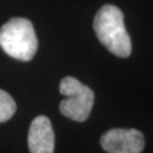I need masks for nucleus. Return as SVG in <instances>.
I'll use <instances>...</instances> for the list:
<instances>
[{
    "mask_svg": "<svg viewBox=\"0 0 153 153\" xmlns=\"http://www.w3.org/2000/svg\"><path fill=\"white\" fill-rule=\"evenodd\" d=\"M93 28L99 41L112 55L120 58L131 56V38L125 27L124 14L118 7L102 6L94 17Z\"/></svg>",
    "mask_w": 153,
    "mask_h": 153,
    "instance_id": "f257e3e1",
    "label": "nucleus"
},
{
    "mask_svg": "<svg viewBox=\"0 0 153 153\" xmlns=\"http://www.w3.org/2000/svg\"><path fill=\"white\" fill-rule=\"evenodd\" d=\"M0 47L8 56L30 61L36 53L38 38L27 18L14 17L0 28Z\"/></svg>",
    "mask_w": 153,
    "mask_h": 153,
    "instance_id": "f03ea898",
    "label": "nucleus"
},
{
    "mask_svg": "<svg viewBox=\"0 0 153 153\" xmlns=\"http://www.w3.org/2000/svg\"><path fill=\"white\" fill-rule=\"evenodd\" d=\"M59 91L66 97L59 105L61 114L78 123L86 120L94 103V93L92 90L75 77L67 76L61 79Z\"/></svg>",
    "mask_w": 153,
    "mask_h": 153,
    "instance_id": "7ed1b4c3",
    "label": "nucleus"
},
{
    "mask_svg": "<svg viewBox=\"0 0 153 153\" xmlns=\"http://www.w3.org/2000/svg\"><path fill=\"white\" fill-rule=\"evenodd\" d=\"M100 144L108 153H142L145 140L135 128H112L101 136Z\"/></svg>",
    "mask_w": 153,
    "mask_h": 153,
    "instance_id": "20e7f679",
    "label": "nucleus"
},
{
    "mask_svg": "<svg viewBox=\"0 0 153 153\" xmlns=\"http://www.w3.org/2000/svg\"><path fill=\"white\" fill-rule=\"evenodd\" d=\"M28 149L31 153H53L55 133L51 121L45 116H38L28 129Z\"/></svg>",
    "mask_w": 153,
    "mask_h": 153,
    "instance_id": "39448f33",
    "label": "nucleus"
},
{
    "mask_svg": "<svg viewBox=\"0 0 153 153\" xmlns=\"http://www.w3.org/2000/svg\"><path fill=\"white\" fill-rule=\"evenodd\" d=\"M16 111V103L9 93L0 88V123L9 120Z\"/></svg>",
    "mask_w": 153,
    "mask_h": 153,
    "instance_id": "423d86ee",
    "label": "nucleus"
}]
</instances>
